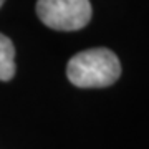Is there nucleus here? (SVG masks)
<instances>
[{
	"label": "nucleus",
	"mask_w": 149,
	"mask_h": 149,
	"mask_svg": "<svg viewBox=\"0 0 149 149\" xmlns=\"http://www.w3.org/2000/svg\"><path fill=\"white\" fill-rule=\"evenodd\" d=\"M68 80L80 88H104L121 76V63L108 48H91L76 53L66 66Z\"/></svg>",
	"instance_id": "obj_1"
},
{
	"label": "nucleus",
	"mask_w": 149,
	"mask_h": 149,
	"mask_svg": "<svg viewBox=\"0 0 149 149\" xmlns=\"http://www.w3.org/2000/svg\"><path fill=\"white\" fill-rule=\"evenodd\" d=\"M37 15L53 30L73 32L88 25L91 3L90 0H38Z\"/></svg>",
	"instance_id": "obj_2"
},
{
	"label": "nucleus",
	"mask_w": 149,
	"mask_h": 149,
	"mask_svg": "<svg viewBox=\"0 0 149 149\" xmlns=\"http://www.w3.org/2000/svg\"><path fill=\"white\" fill-rule=\"evenodd\" d=\"M15 74V47L8 37L0 33V80L8 81Z\"/></svg>",
	"instance_id": "obj_3"
},
{
	"label": "nucleus",
	"mask_w": 149,
	"mask_h": 149,
	"mask_svg": "<svg viewBox=\"0 0 149 149\" xmlns=\"http://www.w3.org/2000/svg\"><path fill=\"white\" fill-rule=\"evenodd\" d=\"M3 2H5V0H0V7L3 5Z\"/></svg>",
	"instance_id": "obj_4"
}]
</instances>
